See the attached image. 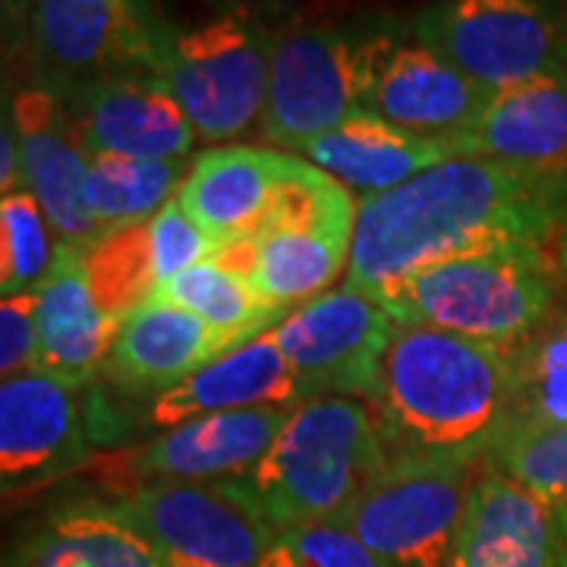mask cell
Here are the masks:
<instances>
[{"label":"cell","mask_w":567,"mask_h":567,"mask_svg":"<svg viewBox=\"0 0 567 567\" xmlns=\"http://www.w3.org/2000/svg\"><path fill=\"white\" fill-rule=\"evenodd\" d=\"M148 240H152V259H155V287L181 275L189 265L215 259V252L221 249L218 240H212L203 227L186 215L177 196L148 221Z\"/></svg>","instance_id":"obj_33"},{"label":"cell","mask_w":567,"mask_h":567,"mask_svg":"<svg viewBox=\"0 0 567 567\" xmlns=\"http://www.w3.org/2000/svg\"><path fill=\"white\" fill-rule=\"evenodd\" d=\"M271 48L275 29L246 3H230L189 29L167 32L158 80L186 111L199 140H237L256 121L262 123Z\"/></svg>","instance_id":"obj_6"},{"label":"cell","mask_w":567,"mask_h":567,"mask_svg":"<svg viewBox=\"0 0 567 567\" xmlns=\"http://www.w3.org/2000/svg\"><path fill=\"white\" fill-rule=\"evenodd\" d=\"M293 406H256L199 416L162 432L155 442L104 461V480L126 483H234L268 454L290 420Z\"/></svg>","instance_id":"obj_14"},{"label":"cell","mask_w":567,"mask_h":567,"mask_svg":"<svg viewBox=\"0 0 567 567\" xmlns=\"http://www.w3.org/2000/svg\"><path fill=\"white\" fill-rule=\"evenodd\" d=\"M454 158L546 164L567 158V73L520 82L492 95L480 121L447 140Z\"/></svg>","instance_id":"obj_23"},{"label":"cell","mask_w":567,"mask_h":567,"mask_svg":"<svg viewBox=\"0 0 567 567\" xmlns=\"http://www.w3.org/2000/svg\"><path fill=\"white\" fill-rule=\"evenodd\" d=\"M39 372L80 388L102 375L121 322L104 312L89 281L82 246L58 244V259L35 290Z\"/></svg>","instance_id":"obj_21"},{"label":"cell","mask_w":567,"mask_h":567,"mask_svg":"<svg viewBox=\"0 0 567 567\" xmlns=\"http://www.w3.org/2000/svg\"><path fill=\"white\" fill-rule=\"evenodd\" d=\"M447 567H567V536L527 486L483 464Z\"/></svg>","instance_id":"obj_19"},{"label":"cell","mask_w":567,"mask_h":567,"mask_svg":"<svg viewBox=\"0 0 567 567\" xmlns=\"http://www.w3.org/2000/svg\"><path fill=\"white\" fill-rule=\"evenodd\" d=\"M353 227L357 208L350 193L306 162L271 221L252 237L249 284L287 312L322 297L350 265Z\"/></svg>","instance_id":"obj_12"},{"label":"cell","mask_w":567,"mask_h":567,"mask_svg":"<svg viewBox=\"0 0 567 567\" xmlns=\"http://www.w3.org/2000/svg\"><path fill=\"white\" fill-rule=\"evenodd\" d=\"M492 89L470 80L401 20H365L360 51V114L423 140H454L492 102Z\"/></svg>","instance_id":"obj_9"},{"label":"cell","mask_w":567,"mask_h":567,"mask_svg":"<svg viewBox=\"0 0 567 567\" xmlns=\"http://www.w3.org/2000/svg\"><path fill=\"white\" fill-rule=\"evenodd\" d=\"M230 350L237 347L199 316L145 300L117 328L99 379L130 398L152 401Z\"/></svg>","instance_id":"obj_20"},{"label":"cell","mask_w":567,"mask_h":567,"mask_svg":"<svg viewBox=\"0 0 567 567\" xmlns=\"http://www.w3.org/2000/svg\"><path fill=\"white\" fill-rule=\"evenodd\" d=\"M297 155L316 164L344 189L363 196L388 193L429 167L454 158L445 140H423L369 114H357L338 130L306 142Z\"/></svg>","instance_id":"obj_24"},{"label":"cell","mask_w":567,"mask_h":567,"mask_svg":"<svg viewBox=\"0 0 567 567\" xmlns=\"http://www.w3.org/2000/svg\"><path fill=\"white\" fill-rule=\"evenodd\" d=\"M148 300L177 306V309L199 316L234 347L256 341L259 334L271 331V324H281L290 316L281 306L268 303L244 275L212 262V259L189 265L181 275L158 284Z\"/></svg>","instance_id":"obj_26"},{"label":"cell","mask_w":567,"mask_h":567,"mask_svg":"<svg viewBox=\"0 0 567 567\" xmlns=\"http://www.w3.org/2000/svg\"><path fill=\"white\" fill-rule=\"evenodd\" d=\"M483 464L486 457L391 461L341 524L391 567H447Z\"/></svg>","instance_id":"obj_7"},{"label":"cell","mask_w":567,"mask_h":567,"mask_svg":"<svg viewBox=\"0 0 567 567\" xmlns=\"http://www.w3.org/2000/svg\"><path fill=\"white\" fill-rule=\"evenodd\" d=\"M511 398L505 429H558L567 425V297L529 331L507 347Z\"/></svg>","instance_id":"obj_27"},{"label":"cell","mask_w":567,"mask_h":567,"mask_svg":"<svg viewBox=\"0 0 567 567\" xmlns=\"http://www.w3.org/2000/svg\"><path fill=\"white\" fill-rule=\"evenodd\" d=\"M167 32L140 0H35L17 58L25 85L66 102L107 80H158Z\"/></svg>","instance_id":"obj_5"},{"label":"cell","mask_w":567,"mask_h":567,"mask_svg":"<svg viewBox=\"0 0 567 567\" xmlns=\"http://www.w3.org/2000/svg\"><path fill=\"white\" fill-rule=\"evenodd\" d=\"M0 189L3 193L25 189V181H22L20 136H17V126H13L7 102H3V133H0Z\"/></svg>","instance_id":"obj_36"},{"label":"cell","mask_w":567,"mask_h":567,"mask_svg":"<svg viewBox=\"0 0 567 567\" xmlns=\"http://www.w3.org/2000/svg\"><path fill=\"white\" fill-rule=\"evenodd\" d=\"M32 7H35V0H3V41H7V54H13V58L20 51Z\"/></svg>","instance_id":"obj_37"},{"label":"cell","mask_w":567,"mask_h":567,"mask_svg":"<svg viewBox=\"0 0 567 567\" xmlns=\"http://www.w3.org/2000/svg\"><path fill=\"white\" fill-rule=\"evenodd\" d=\"M35 290L3 297L0 303V372L17 379L39 372V324H35Z\"/></svg>","instance_id":"obj_34"},{"label":"cell","mask_w":567,"mask_h":567,"mask_svg":"<svg viewBox=\"0 0 567 567\" xmlns=\"http://www.w3.org/2000/svg\"><path fill=\"white\" fill-rule=\"evenodd\" d=\"M398 324L375 293L344 284L297 306L271 331L300 382L303 404L316 398L379 404L382 365Z\"/></svg>","instance_id":"obj_13"},{"label":"cell","mask_w":567,"mask_h":567,"mask_svg":"<svg viewBox=\"0 0 567 567\" xmlns=\"http://www.w3.org/2000/svg\"><path fill=\"white\" fill-rule=\"evenodd\" d=\"M410 25L492 92L567 73V20L551 0H435Z\"/></svg>","instance_id":"obj_8"},{"label":"cell","mask_w":567,"mask_h":567,"mask_svg":"<svg viewBox=\"0 0 567 567\" xmlns=\"http://www.w3.org/2000/svg\"><path fill=\"white\" fill-rule=\"evenodd\" d=\"M82 259L95 297L107 316L123 322L155 290V259L148 240V221L104 230L82 246Z\"/></svg>","instance_id":"obj_29"},{"label":"cell","mask_w":567,"mask_h":567,"mask_svg":"<svg viewBox=\"0 0 567 567\" xmlns=\"http://www.w3.org/2000/svg\"><path fill=\"white\" fill-rule=\"evenodd\" d=\"M89 158L123 155L142 162L186 158L196 130L158 80H107L66 99Z\"/></svg>","instance_id":"obj_18"},{"label":"cell","mask_w":567,"mask_h":567,"mask_svg":"<svg viewBox=\"0 0 567 567\" xmlns=\"http://www.w3.org/2000/svg\"><path fill=\"white\" fill-rule=\"evenodd\" d=\"M22 148V181L39 199L61 246H85L102 237L92 205V158L82 148L63 99L22 82L3 95Z\"/></svg>","instance_id":"obj_15"},{"label":"cell","mask_w":567,"mask_h":567,"mask_svg":"<svg viewBox=\"0 0 567 567\" xmlns=\"http://www.w3.org/2000/svg\"><path fill=\"white\" fill-rule=\"evenodd\" d=\"M293 404H303L300 382L281 353L275 331H265L256 341H246L244 347L218 357L177 388L145 401V423L167 432L199 416Z\"/></svg>","instance_id":"obj_22"},{"label":"cell","mask_w":567,"mask_h":567,"mask_svg":"<svg viewBox=\"0 0 567 567\" xmlns=\"http://www.w3.org/2000/svg\"><path fill=\"white\" fill-rule=\"evenodd\" d=\"M543 240V164L447 158L357 205L347 287L382 297L429 265Z\"/></svg>","instance_id":"obj_1"},{"label":"cell","mask_w":567,"mask_h":567,"mask_svg":"<svg viewBox=\"0 0 567 567\" xmlns=\"http://www.w3.org/2000/svg\"><path fill=\"white\" fill-rule=\"evenodd\" d=\"M567 297L546 265L524 252H476L429 265L379 300L401 324H429L511 347Z\"/></svg>","instance_id":"obj_4"},{"label":"cell","mask_w":567,"mask_h":567,"mask_svg":"<svg viewBox=\"0 0 567 567\" xmlns=\"http://www.w3.org/2000/svg\"><path fill=\"white\" fill-rule=\"evenodd\" d=\"M388 466L375 406L353 398L300 404L244 483L275 529L341 520Z\"/></svg>","instance_id":"obj_3"},{"label":"cell","mask_w":567,"mask_h":567,"mask_svg":"<svg viewBox=\"0 0 567 567\" xmlns=\"http://www.w3.org/2000/svg\"><path fill=\"white\" fill-rule=\"evenodd\" d=\"M76 388L48 372H25L0 385V476L3 495H29L80 470L89 457Z\"/></svg>","instance_id":"obj_16"},{"label":"cell","mask_w":567,"mask_h":567,"mask_svg":"<svg viewBox=\"0 0 567 567\" xmlns=\"http://www.w3.org/2000/svg\"><path fill=\"white\" fill-rule=\"evenodd\" d=\"M511 398L507 347L429 324H398L375 406L391 461H483Z\"/></svg>","instance_id":"obj_2"},{"label":"cell","mask_w":567,"mask_h":567,"mask_svg":"<svg viewBox=\"0 0 567 567\" xmlns=\"http://www.w3.org/2000/svg\"><path fill=\"white\" fill-rule=\"evenodd\" d=\"M114 505L164 567H259L278 536L240 480L145 483Z\"/></svg>","instance_id":"obj_10"},{"label":"cell","mask_w":567,"mask_h":567,"mask_svg":"<svg viewBox=\"0 0 567 567\" xmlns=\"http://www.w3.org/2000/svg\"><path fill=\"white\" fill-rule=\"evenodd\" d=\"M486 464L527 486L567 536V425L505 429L488 445Z\"/></svg>","instance_id":"obj_30"},{"label":"cell","mask_w":567,"mask_h":567,"mask_svg":"<svg viewBox=\"0 0 567 567\" xmlns=\"http://www.w3.org/2000/svg\"><path fill=\"white\" fill-rule=\"evenodd\" d=\"M189 158L171 162H142L123 155L92 158V205L99 227L114 230L126 224L152 221L164 205L181 193L189 174Z\"/></svg>","instance_id":"obj_28"},{"label":"cell","mask_w":567,"mask_h":567,"mask_svg":"<svg viewBox=\"0 0 567 567\" xmlns=\"http://www.w3.org/2000/svg\"><path fill=\"white\" fill-rule=\"evenodd\" d=\"M363 25L290 20L275 29L262 114V133L271 145L297 155L306 142L360 114Z\"/></svg>","instance_id":"obj_11"},{"label":"cell","mask_w":567,"mask_h":567,"mask_svg":"<svg viewBox=\"0 0 567 567\" xmlns=\"http://www.w3.org/2000/svg\"><path fill=\"white\" fill-rule=\"evenodd\" d=\"M54 227L29 189L3 193L0 199V290L3 297L39 290L58 259Z\"/></svg>","instance_id":"obj_31"},{"label":"cell","mask_w":567,"mask_h":567,"mask_svg":"<svg viewBox=\"0 0 567 567\" xmlns=\"http://www.w3.org/2000/svg\"><path fill=\"white\" fill-rule=\"evenodd\" d=\"M303 167L306 158L278 148L218 145L193 162L177 199L221 246L252 240L271 221Z\"/></svg>","instance_id":"obj_17"},{"label":"cell","mask_w":567,"mask_h":567,"mask_svg":"<svg viewBox=\"0 0 567 567\" xmlns=\"http://www.w3.org/2000/svg\"><path fill=\"white\" fill-rule=\"evenodd\" d=\"M546 199L548 237L546 249H543V262L567 287V158L548 162Z\"/></svg>","instance_id":"obj_35"},{"label":"cell","mask_w":567,"mask_h":567,"mask_svg":"<svg viewBox=\"0 0 567 567\" xmlns=\"http://www.w3.org/2000/svg\"><path fill=\"white\" fill-rule=\"evenodd\" d=\"M10 567H164L158 551L114 502H76L51 511L22 539Z\"/></svg>","instance_id":"obj_25"},{"label":"cell","mask_w":567,"mask_h":567,"mask_svg":"<svg viewBox=\"0 0 567 567\" xmlns=\"http://www.w3.org/2000/svg\"><path fill=\"white\" fill-rule=\"evenodd\" d=\"M259 567H391L341 520L278 529Z\"/></svg>","instance_id":"obj_32"}]
</instances>
